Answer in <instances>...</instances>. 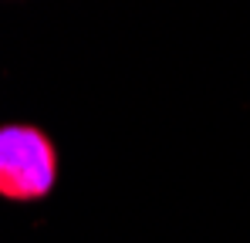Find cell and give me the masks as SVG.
Masks as SVG:
<instances>
[{
  "label": "cell",
  "mask_w": 250,
  "mask_h": 243,
  "mask_svg": "<svg viewBox=\"0 0 250 243\" xmlns=\"http://www.w3.org/2000/svg\"><path fill=\"white\" fill-rule=\"evenodd\" d=\"M58 179V152L38 125H0V196L10 202L44 200Z\"/></svg>",
  "instance_id": "obj_1"
}]
</instances>
